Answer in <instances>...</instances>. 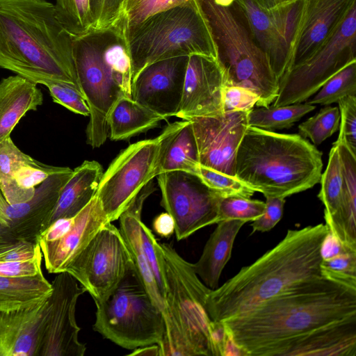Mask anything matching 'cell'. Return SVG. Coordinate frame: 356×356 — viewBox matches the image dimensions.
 <instances>
[{"label":"cell","instance_id":"cell-1","mask_svg":"<svg viewBox=\"0 0 356 356\" xmlns=\"http://www.w3.org/2000/svg\"><path fill=\"white\" fill-rule=\"evenodd\" d=\"M355 317L356 287L325 277L220 323L243 356H277L298 337Z\"/></svg>","mask_w":356,"mask_h":356},{"label":"cell","instance_id":"cell-2","mask_svg":"<svg viewBox=\"0 0 356 356\" xmlns=\"http://www.w3.org/2000/svg\"><path fill=\"white\" fill-rule=\"evenodd\" d=\"M327 232L323 223L288 229L276 246L210 291L205 307L211 320L221 322L239 316L306 282L325 277L321 250Z\"/></svg>","mask_w":356,"mask_h":356},{"label":"cell","instance_id":"cell-3","mask_svg":"<svg viewBox=\"0 0 356 356\" xmlns=\"http://www.w3.org/2000/svg\"><path fill=\"white\" fill-rule=\"evenodd\" d=\"M72 40L52 3L0 0V68L36 84L63 82L79 89Z\"/></svg>","mask_w":356,"mask_h":356},{"label":"cell","instance_id":"cell-4","mask_svg":"<svg viewBox=\"0 0 356 356\" xmlns=\"http://www.w3.org/2000/svg\"><path fill=\"white\" fill-rule=\"evenodd\" d=\"M152 243L164 286L165 331L158 344L160 356H218L225 328L209 318L205 307L211 290L168 243Z\"/></svg>","mask_w":356,"mask_h":356},{"label":"cell","instance_id":"cell-5","mask_svg":"<svg viewBox=\"0 0 356 356\" xmlns=\"http://www.w3.org/2000/svg\"><path fill=\"white\" fill-rule=\"evenodd\" d=\"M322 152L299 134L249 126L238 146L235 176L265 197H283L319 183Z\"/></svg>","mask_w":356,"mask_h":356},{"label":"cell","instance_id":"cell-6","mask_svg":"<svg viewBox=\"0 0 356 356\" xmlns=\"http://www.w3.org/2000/svg\"><path fill=\"white\" fill-rule=\"evenodd\" d=\"M208 20L225 75V86L249 89L259 97L257 107L277 98L279 79L266 54L258 47L236 0H197Z\"/></svg>","mask_w":356,"mask_h":356},{"label":"cell","instance_id":"cell-7","mask_svg":"<svg viewBox=\"0 0 356 356\" xmlns=\"http://www.w3.org/2000/svg\"><path fill=\"white\" fill-rule=\"evenodd\" d=\"M125 40L132 81L145 67L160 60L192 54L218 59L210 25L197 0L150 17Z\"/></svg>","mask_w":356,"mask_h":356},{"label":"cell","instance_id":"cell-8","mask_svg":"<svg viewBox=\"0 0 356 356\" xmlns=\"http://www.w3.org/2000/svg\"><path fill=\"white\" fill-rule=\"evenodd\" d=\"M95 303L93 330L116 345L134 350L162 341L165 331L162 312L136 268L127 273L106 300Z\"/></svg>","mask_w":356,"mask_h":356},{"label":"cell","instance_id":"cell-9","mask_svg":"<svg viewBox=\"0 0 356 356\" xmlns=\"http://www.w3.org/2000/svg\"><path fill=\"white\" fill-rule=\"evenodd\" d=\"M185 121L168 124L155 138L130 145L111 163L96 193L109 222L118 220L143 187L161 173L165 149Z\"/></svg>","mask_w":356,"mask_h":356},{"label":"cell","instance_id":"cell-10","mask_svg":"<svg viewBox=\"0 0 356 356\" xmlns=\"http://www.w3.org/2000/svg\"><path fill=\"white\" fill-rule=\"evenodd\" d=\"M356 5L332 37L314 54L293 67L279 80L273 106L302 103L332 76L356 61Z\"/></svg>","mask_w":356,"mask_h":356},{"label":"cell","instance_id":"cell-11","mask_svg":"<svg viewBox=\"0 0 356 356\" xmlns=\"http://www.w3.org/2000/svg\"><path fill=\"white\" fill-rule=\"evenodd\" d=\"M72 56L77 83L90 109L86 143L93 148L99 147L108 136V111L124 95L104 60L102 30L92 29L73 37Z\"/></svg>","mask_w":356,"mask_h":356},{"label":"cell","instance_id":"cell-12","mask_svg":"<svg viewBox=\"0 0 356 356\" xmlns=\"http://www.w3.org/2000/svg\"><path fill=\"white\" fill-rule=\"evenodd\" d=\"M136 268L120 231L106 223L66 272L90 293L95 302L106 300L129 271Z\"/></svg>","mask_w":356,"mask_h":356},{"label":"cell","instance_id":"cell-13","mask_svg":"<svg viewBox=\"0 0 356 356\" xmlns=\"http://www.w3.org/2000/svg\"><path fill=\"white\" fill-rule=\"evenodd\" d=\"M156 177L161 192V205L174 219L178 241L218 222V202L222 197L197 175L170 171Z\"/></svg>","mask_w":356,"mask_h":356},{"label":"cell","instance_id":"cell-14","mask_svg":"<svg viewBox=\"0 0 356 356\" xmlns=\"http://www.w3.org/2000/svg\"><path fill=\"white\" fill-rule=\"evenodd\" d=\"M258 47L268 56L280 80L289 69L291 47L302 17L305 0H295L272 10L256 0H236Z\"/></svg>","mask_w":356,"mask_h":356},{"label":"cell","instance_id":"cell-15","mask_svg":"<svg viewBox=\"0 0 356 356\" xmlns=\"http://www.w3.org/2000/svg\"><path fill=\"white\" fill-rule=\"evenodd\" d=\"M51 284L38 356H83L86 346L79 339L75 312L79 297L86 291L67 272L57 273Z\"/></svg>","mask_w":356,"mask_h":356},{"label":"cell","instance_id":"cell-16","mask_svg":"<svg viewBox=\"0 0 356 356\" xmlns=\"http://www.w3.org/2000/svg\"><path fill=\"white\" fill-rule=\"evenodd\" d=\"M108 220L95 197L78 213L51 223L38 237L44 266L49 273L66 272Z\"/></svg>","mask_w":356,"mask_h":356},{"label":"cell","instance_id":"cell-17","mask_svg":"<svg viewBox=\"0 0 356 356\" xmlns=\"http://www.w3.org/2000/svg\"><path fill=\"white\" fill-rule=\"evenodd\" d=\"M248 113L247 111H229L190 120L200 165L236 177V153L249 127Z\"/></svg>","mask_w":356,"mask_h":356},{"label":"cell","instance_id":"cell-18","mask_svg":"<svg viewBox=\"0 0 356 356\" xmlns=\"http://www.w3.org/2000/svg\"><path fill=\"white\" fill-rule=\"evenodd\" d=\"M188 56L154 62L132 81V99L163 117L175 116L181 100Z\"/></svg>","mask_w":356,"mask_h":356},{"label":"cell","instance_id":"cell-19","mask_svg":"<svg viewBox=\"0 0 356 356\" xmlns=\"http://www.w3.org/2000/svg\"><path fill=\"white\" fill-rule=\"evenodd\" d=\"M225 75L218 59L188 56L181 100L175 116L184 120L223 113Z\"/></svg>","mask_w":356,"mask_h":356},{"label":"cell","instance_id":"cell-20","mask_svg":"<svg viewBox=\"0 0 356 356\" xmlns=\"http://www.w3.org/2000/svg\"><path fill=\"white\" fill-rule=\"evenodd\" d=\"M72 171L69 168L50 175L35 187L34 195L26 202L15 204L6 202L0 223L10 228L19 240L37 242L48 227L60 191Z\"/></svg>","mask_w":356,"mask_h":356},{"label":"cell","instance_id":"cell-21","mask_svg":"<svg viewBox=\"0 0 356 356\" xmlns=\"http://www.w3.org/2000/svg\"><path fill=\"white\" fill-rule=\"evenodd\" d=\"M355 5L356 0H305L298 29L291 47L287 72L323 45Z\"/></svg>","mask_w":356,"mask_h":356},{"label":"cell","instance_id":"cell-22","mask_svg":"<svg viewBox=\"0 0 356 356\" xmlns=\"http://www.w3.org/2000/svg\"><path fill=\"white\" fill-rule=\"evenodd\" d=\"M48 298L36 305L0 310V356H38Z\"/></svg>","mask_w":356,"mask_h":356},{"label":"cell","instance_id":"cell-23","mask_svg":"<svg viewBox=\"0 0 356 356\" xmlns=\"http://www.w3.org/2000/svg\"><path fill=\"white\" fill-rule=\"evenodd\" d=\"M277 356H356V317L298 337L284 345Z\"/></svg>","mask_w":356,"mask_h":356},{"label":"cell","instance_id":"cell-24","mask_svg":"<svg viewBox=\"0 0 356 356\" xmlns=\"http://www.w3.org/2000/svg\"><path fill=\"white\" fill-rule=\"evenodd\" d=\"M149 182L120 216V231L129 248L136 272L153 302L161 310L165 309L164 299L142 245V209L146 198L155 191Z\"/></svg>","mask_w":356,"mask_h":356},{"label":"cell","instance_id":"cell-25","mask_svg":"<svg viewBox=\"0 0 356 356\" xmlns=\"http://www.w3.org/2000/svg\"><path fill=\"white\" fill-rule=\"evenodd\" d=\"M43 103L37 84L18 74L0 81V143L10 134L21 118Z\"/></svg>","mask_w":356,"mask_h":356},{"label":"cell","instance_id":"cell-26","mask_svg":"<svg viewBox=\"0 0 356 356\" xmlns=\"http://www.w3.org/2000/svg\"><path fill=\"white\" fill-rule=\"evenodd\" d=\"M245 223L238 219L218 222L200 259L193 264L195 272L209 289L213 290L218 287L222 271L231 257L236 236Z\"/></svg>","mask_w":356,"mask_h":356},{"label":"cell","instance_id":"cell-27","mask_svg":"<svg viewBox=\"0 0 356 356\" xmlns=\"http://www.w3.org/2000/svg\"><path fill=\"white\" fill-rule=\"evenodd\" d=\"M103 173L102 165L96 161H85L74 169L60 191L48 227L82 210L95 197Z\"/></svg>","mask_w":356,"mask_h":356},{"label":"cell","instance_id":"cell-28","mask_svg":"<svg viewBox=\"0 0 356 356\" xmlns=\"http://www.w3.org/2000/svg\"><path fill=\"white\" fill-rule=\"evenodd\" d=\"M333 144L341 159L343 191L339 210L325 225L343 245L356 250V156L344 145Z\"/></svg>","mask_w":356,"mask_h":356},{"label":"cell","instance_id":"cell-29","mask_svg":"<svg viewBox=\"0 0 356 356\" xmlns=\"http://www.w3.org/2000/svg\"><path fill=\"white\" fill-rule=\"evenodd\" d=\"M165 120L134 101L120 96L113 104L107 115L108 134L112 140H127L146 132Z\"/></svg>","mask_w":356,"mask_h":356},{"label":"cell","instance_id":"cell-30","mask_svg":"<svg viewBox=\"0 0 356 356\" xmlns=\"http://www.w3.org/2000/svg\"><path fill=\"white\" fill-rule=\"evenodd\" d=\"M51 290L42 272L31 277L0 276V310L36 305L47 299Z\"/></svg>","mask_w":356,"mask_h":356},{"label":"cell","instance_id":"cell-31","mask_svg":"<svg viewBox=\"0 0 356 356\" xmlns=\"http://www.w3.org/2000/svg\"><path fill=\"white\" fill-rule=\"evenodd\" d=\"M200 164L195 136L191 122L186 120L167 146L161 173L182 171L197 175Z\"/></svg>","mask_w":356,"mask_h":356},{"label":"cell","instance_id":"cell-32","mask_svg":"<svg viewBox=\"0 0 356 356\" xmlns=\"http://www.w3.org/2000/svg\"><path fill=\"white\" fill-rule=\"evenodd\" d=\"M315 108L316 106L307 103L253 108L248 113V124L268 131L289 129Z\"/></svg>","mask_w":356,"mask_h":356},{"label":"cell","instance_id":"cell-33","mask_svg":"<svg viewBox=\"0 0 356 356\" xmlns=\"http://www.w3.org/2000/svg\"><path fill=\"white\" fill-rule=\"evenodd\" d=\"M318 197L325 206L324 218L328 222L339 210L342 197L343 175L337 145L333 144L326 169L321 174Z\"/></svg>","mask_w":356,"mask_h":356},{"label":"cell","instance_id":"cell-34","mask_svg":"<svg viewBox=\"0 0 356 356\" xmlns=\"http://www.w3.org/2000/svg\"><path fill=\"white\" fill-rule=\"evenodd\" d=\"M194 0H124L120 19L115 24L124 38L147 19Z\"/></svg>","mask_w":356,"mask_h":356},{"label":"cell","instance_id":"cell-35","mask_svg":"<svg viewBox=\"0 0 356 356\" xmlns=\"http://www.w3.org/2000/svg\"><path fill=\"white\" fill-rule=\"evenodd\" d=\"M305 103L327 106L348 95H356V61H353L327 80Z\"/></svg>","mask_w":356,"mask_h":356},{"label":"cell","instance_id":"cell-36","mask_svg":"<svg viewBox=\"0 0 356 356\" xmlns=\"http://www.w3.org/2000/svg\"><path fill=\"white\" fill-rule=\"evenodd\" d=\"M54 6L58 19L72 36L92 29L90 0H55Z\"/></svg>","mask_w":356,"mask_h":356},{"label":"cell","instance_id":"cell-37","mask_svg":"<svg viewBox=\"0 0 356 356\" xmlns=\"http://www.w3.org/2000/svg\"><path fill=\"white\" fill-rule=\"evenodd\" d=\"M340 113L337 106H325L298 126L299 135L319 145L339 128Z\"/></svg>","mask_w":356,"mask_h":356},{"label":"cell","instance_id":"cell-38","mask_svg":"<svg viewBox=\"0 0 356 356\" xmlns=\"http://www.w3.org/2000/svg\"><path fill=\"white\" fill-rule=\"evenodd\" d=\"M265 209V202L250 198L230 196L220 197L218 202V222L225 220L238 219L254 221L261 216Z\"/></svg>","mask_w":356,"mask_h":356},{"label":"cell","instance_id":"cell-39","mask_svg":"<svg viewBox=\"0 0 356 356\" xmlns=\"http://www.w3.org/2000/svg\"><path fill=\"white\" fill-rule=\"evenodd\" d=\"M197 176L220 197L238 196L250 198L254 191L236 177L200 165Z\"/></svg>","mask_w":356,"mask_h":356},{"label":"cell","instance_id":"cell-40","mask_svg":"<svg viewBox=\"0 0 356 356\" xmlns=\"http://www.w3.org/2000/svg\"><path fill=\"white\" fill-rule=\"evenodd\" d=\"M24 165L44 168L48 165L22 152L10 136L6 138L0 143V181L11 179L13 173Z\"/></svg>","mask_w":356,"mask_h":356},{"label":"cell","instance_id":"cell-41","mask_svg":"<svg viewBox=\"0 0 356 356\" xmlns=\"http://www.w3.org/2000/svg\"><path fill=\"white\" fill-rule=\"evenodd\" d=\"M340 113L339 134L335 144L344 145L356 156V95L338 101Z\"/></svg>","mask_w":356,"mask_h":356},{"label":"cell","instance_id":"cell-42","mask_svg":"<svg viewBox=\"0 0 356 356\" xmlns=\"http://www.w3.org/2000/svg\"><path fill=\"white\" fill-rule=\"evenodd\" d=\"M321 268L327 278L344 285L356 287V252L343 254L322 260Z\"/></svg>","mask_w":356,"mask_h":356},{"label":"cell","instance_id":"cell-43","mask_svg":"<svg viewBox=\"0 0 356 356\" xmlns=\"http://www.w3.org/2000/svg\"><path fill=\"white\" fill-rule=\"evenodd\" d=\"M54 102L83 116L90 115L87 102L76 86L63 82H50L45 86Z\"/></svg>","mask_w":356,"mask_h":356},{"label":"cell","instance_id":"cell-44","mask_svg":"<svg viewBox=\"0 0 356 356\" xmlns=\"http://www.w3.org/2000/svg\"><path fill=\"white\" fill-rule=\"evenodd\" d=\"M124 0H90L92 29L103 30L114 26L121 15Z\"/></svg>","mask_w":356,"mask_h":356},{"label":"cell","instance_id":"cell-45","mask_svg":"<svg viewBox=\"0 0 356 356\" xmlns=\"http://www.w3.org/2000/svg\"><path fill=\"white\" fill-rule=\"evenodd\" d=\"M68 167H60L48 165L44 168L24 165L17 169L13 175L12 179L20 188L34 191L35 186L42 183L50 175L63 172Z\"/></svg>","mask_w":356,"mask_h":356},{"label":"cell","instance_id":"cell-46","mask_svg":"<svg viewBox=\"0 0 356 356\" xmlns=\"http://www.w3.org/2000/svg\"><path fill=\"white\" fill-rule=\"evenodd\" d=\"M259 101L252 90L235 86H225L222 92V111L250 112Z\"/></svg>","mask_w":356,"mask_h":356},{"label":"cell","instance_id":"cell-47","mask_svg":"<svg viewBox=\"0 0 356 356\" xmlns=\"http://www.w3.org/2000/svg\"><path fill=\"white\" fill-rule=\"evenodd\" d=\"M285 198L266 197L263 214L251 224L252 231L265 232L273 229L280 220L283 214Z\"/></svg>","mask_w":356,"mask_h":356},{"label":"cell","instance_id":"cell-48","mask_svg":"<svg viewBox=\"0 0 356 356\" xmlns=\"http://www.w3.org/2000/svg\"><path fill=\"white\" fill-rule=\"evenodd\" d=\"M42 253L33 259L21 261H1L0 276L9 277H31L42 272Z\"/></svg>","mask_w":356,"mask_h":356},{"label":"cell","instance_id":"cell-49","mask_svg":"<svg viewBox=\"0 0 356 356\" xmlns=\"http://www.w3.org/2000/svg\"><path fill=\"white\" fill-rule=\"evenodd\" d=\"M356 252L343 245L329 230L322 243L321 254L322 260H327L334 257L349 253Z\"/></svg>","mask_w":356,"mask_h":356},{"label":"cell","instance_id":"cell-50","mask_svg":"<svg viewBox=\"0 0 356 356\" xmlns=\"http://www.w3.org/2000/svg\"><path fill=\"white\" fill-rule=\"evenodd\" d=\"M152 227L154 231L162 237L168 238L175 234V221L168 212L161 213L155 217Z\"/></svg>","mask_w":356,"mask_h":356},{"label":"cell","instance_id":"cell-51","mask_svg":"<svg viewBox=\"0 0 356 356\" xmlns=\"http://www.w3.org/2000/svg\"><path fill=\"white\" fill-rule=\"evenodd\" d=\"M18 241L10 228L0 223V254Z\"/></svg>","mask_w":356,"mask_h":356},{"label":"cell","instance_id":"cell-52","mask_svg":"<svg viewBox=\"0 0 356 356\" xmlns=\"http://www.w3.org/2000/svg\"><path fill=\"white\" fill-rule=\"evenodd\" d=\"M129 355H152L160 356V348L158 344L145 346L134 349Z\"/></svg>","mask_w":356,"mask_h":356},{"label":"cell","instance_id":"cell-53","mask_svg":"<svg viewBox=\"0 0 356 356\" xmlns=\"http://www.w3.org/2000/svg\"><path fill=\"white\" fill-rule=\"evenodd\" d=\"M293 1L295 0H256L261 7L267 10L276 8Z\"/></svg>","mask_w":356,"mask_h":356},{"label":"cell","instance_id":"cell-54","mask_svg":"<svg viewBox=\"0 0 356 356\" xmlns=\"http://www.w3.org/2000/svg\"><path fill=\"white\" fill-rule=\"evenodd\" d=\"M1 195H2V194H1V192H0V196H1Z\"/></svg>","mask_w":356,"mask_h":356}]
</instances>
